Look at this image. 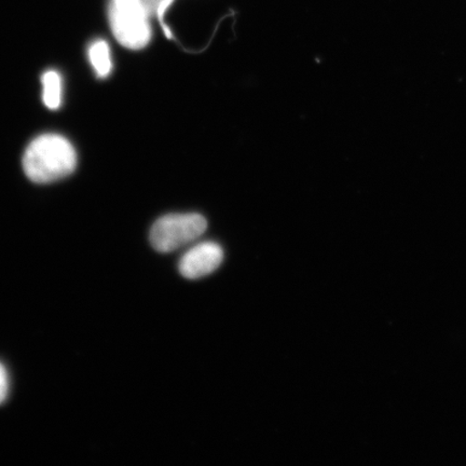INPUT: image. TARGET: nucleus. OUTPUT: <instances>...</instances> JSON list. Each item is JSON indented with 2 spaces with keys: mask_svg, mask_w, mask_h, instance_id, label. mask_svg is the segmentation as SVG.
Returning a JSON list of instances; mask_svg holds the SVG:
<instances>
[{
  "mask_svg": "<svg viewBox=\"0 0 466 466\" xmlns=\"http://www.w3.org/2000/svg\"><path fill=\"white\" fill-rule=\"evenodd\" d=\"M77 166L71 142L58 134H43L28 145L23 168L34 183L46 184L68 177Z\"/></svg>",
  "mask_w": 466,
  "mask_h": 466,
  "instance_id": "1",
  "label": "nucleus"
},
{
  "mask_svg": "<svg viewBox=\"0 0 466 466\" xmlns=\"http://www.w3.org/2000/svg\"><path fill=\"white\" fill-rule=\"evenodd\" d=\"M108 16L116 39L126 48L141 50L149 44L150 15L141 0H112Z\"/></svg>",
  "mask_w": 466,
  "mask_h": 466,
  "instance_id": "2",
  "label": "nucleus"
},
{
  "mask_svg": "<svg viewBox=\"0 0 466 466\" xmlns=\"http://www.w3.org/2000/svg\"><path fill=\"white\" fill-rule=\"evenodd\" d=\"M208 223L200 214H171L156 221L150 243L160 253H171L200 238Z\"/></svg>",
  "mask_w": 466,
  "mask_h": 466,
  "instance_id": "3",
  "label": "nucleus"
},
{
  "mask_svg": "<svg viewBox=\"0 0 466 466\" xmlns=\"http://www.w3.org/2000/svg\"><path fill=\"white\" fill-rule=\"evenodd\" d=\"M224 260V250L214 242L198 244L179 261V272L186 279H196L211 275Z\"/></svg>",
  "mask_w": 466,
  "mask_h": 466,
  "instance_id": "4",
  "label": "nucleus"
},
{
  "mask_svg": "<svg viewBox=\"0 0 466 466\" xmlns=\"http://www.w3.org/2000/svg\"><path fill=\"white\" fill-rule=\"evenodd\" d=\"M42 81L44 104L52 110L60 108L63 96L61 75L56 71H48L44 74Z\"/></svg>",
  "mask_w": 466,
  "mask_h": 466,
  "instance_id": "5",
  "label": "nucleus"
},
{
  "mask_svg": "<svg viewBox=\"0 0 466 466\" xmlns=\"http://www.w3.org/2000/svg\"><path fill=\"white\" fill-rule=\"evenodd\" d=\"M89 58L97 77L106 78L112 72L113 64L109 46L104 40H96L90 46Z\"/></svg>",
  "mask_w": 466,
  "mask_h": 466,
  "instance_id": "6",
  "label": "nucleus"
},
{
  "mask_svg": "<svg viewBox=\"0 0 466 466\" xmlns=\"http://www.w3.org/2000/svg\"><path fill=\"white\" fill-rule=\"evenodd\" d=\"M9 395V375L7 369L0 363V405L4 404Z\"/></svg>",
  "mask_w": 466,
  "mask_h": 466,
  "instance_id": "7",
  "label": "nucleus"
},
{
  "mask_svg": "<svg viewBox=\"0 0 466 466\" xmlns=\"http://www.w3.org/2000/svg\"><path fill=\"white\" fill-rule=\"evenodd\" d=\"M163 2H165V0H141V3L150 16L158 13Z\"/></svg>",
  "mask_w": 466,
  "mask_h": 466,
  "instance_id": "8",
  "label": "nucleus"
}]
</instances>
